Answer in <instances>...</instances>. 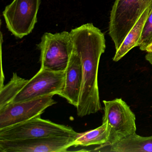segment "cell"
Listing matches in <instances>:
<instances>
[{
  "instance_id": "16",
  "label": "cell",
  "mask_w": 152,
  "mask_h": 152,
  "mask_svg": "<svg viewBox=\"0 0 152 152\" xmlns=\"http://www.w3.org/2000/svg\"><path fill=\"white\" fill-rule=\"evenodd\" d=\"M146 51L149 52V51H152V43L148 46L147 48Z\"/></svg>"
},
{
  "instance_id": "12",
  "label": "cell",
  "mask_w": 152,
  "mask_h": 152,
  "mask_svg": "<svg viewBox=\"0 0 152 152\" xmlns=\"http://www.w3.org/2000/svg\"><path fill=\"white\" fill-rule=\"evenodd\" d=\"M104 148L112 152H152V136L143 137L133 133Z\"/></svg>"
},
{
  "instance_id": "10",
  "label": "cell",
  "mask_w": 152,
  "mask_h": 152,
  "mask_svg": "<svg viewBox=\"0 0 152 152\" xmlns=\"http://www.w3.org/2000/svg\"><path fill=\"white\" fill-rule=\"evenodd\" d=\"M65 72L64 87L58 95L77 107L83 81V72L80 58L74 48Z\"/></svg>"
},
{
  "instance_id": "1",
  "label": "cell",
  "mask_w": 152,
  "mask_h": 152,
  "mask_svg": "<svg viewBox=\"0 0 152 152\" xmlns=\"http://www.w3.org/2000/svg\"><path fill=\"white\" fill-rule=\"evenodd\" d=\"M73 48L80 58L83 81L77 108L80 117L102 109L98 74L100 58L105 50L104 35L92 23L82 25L70 32Z\"/></svg>"
},
{
  "instance_id": "11",
  "label": "cell",
  "mask_w": 152,
  "mask_h": 152,
  "mask_svg": "<svg viewBox=\"0 0 152 152\" xmlns=\"http://www.w3.org/2000/svg\"><path fill=\"white\" fill-rule=\"evenodd\" d=\"M152 9V4L145 10L128 33L118 49L115 50L113 58L114 61H119L133 48L138 47L145 23Z\"/></svg>"
},
{
  "instance_id": "9",
  "label": "cell",
  "mask_w": 152,
  "mask_h": 152,
  "mask_svg": "<svg viewBox=\"0 0 152 152\" xmlns=\"http://www.w3.org/2000/svg\"><path fill=\"white\" fill-rule=\"evenodd\" d=\"M75 138L64 136L0 140V152H64Z\"/></svg>"
},
{
  "instance_id": "6",
  "label": "cell",
  "mask_w": 152,
  "mask_h": 152,
  "mask_svg": "<svg viewBox=\"0 0 152 152\" xmlns=\"http://www.w3.org/2000/svg\"><path fill=\"white\" fill-rule=\"evenodd\" d=\"M41 0H14L3 12L7 28L22 39L32 31L37 22Z\"/></svg>"
},
{
  "instance_id": "8",
  "label": "cell",
  "mask_w": 152,
  "mask_h": 152,
  "mask_svg": "<svg viewBox=\"0 0 152 152\" xmlns=\"http://www.w3.org/2000/svg\"><path fill=\"white\" fill-rule=\"evenodd\" d=\"M54 95L23 102H12L0 109V129H4L40 115L48 107L56 104Z\"/></svg>"
},
{
  "instance_id": "15",
  "label": "cell",
  "mask_w": 152,
  "mask_h": 152,
  "mask_svg": "<svg viewBox=\"0 0 152 152\" xmlns=\"http://www.w3.org/2000/svg\"><path fill=\"white\" fill-rule=\"evenodd\" d=\"M152 43V9L146 20L138 47L142 51Z\"/></svg>"
},
{
  "instance_id": "14",
  "label": "cell",
  "mask_w": 152,
  "mask_h": 152,
  "mask_svg": "<svg viewBox=\"0 0 152 152\" xmlns=\"http://www.w3.org/2000/svg\"><path fill=\"white\" fill-rule=\"evenodd\" d=\"M29 80L20 77L14 73L10 81L1 87L0 109L11 103L15 97L26 85Z\"/></svg>"
},
{
  "instance_id": "7",
  "label": "cell",
  "mask_w": 152,
  "mask_h": 152,
  "mask_svg": "<svg viewBox=\"0 0 152 152\" xmlns=\"http://www.w3.org/2000/svg\"><path fill=\"white\" fill-rule=\"evenodd\" d=\"M65 81V71L40 69L29 80L12 102H23L48 95H58L64 89Z\"/></svg>"
},
{
  "instance_id": "3",
  "label": "cell",
  "mask_w": 152,
  "mask_h": 152,
  "mask_svg": "<svg viewBox=\"0 0 152 152\" xmlns=\"http://www.w3.org/2000/svg\"><path fill=\"white\" fill-rule=\"evenodd\" d=\"M103 123L107 122L109 129L108 140L94 151L110 146L129 135L136 133V116L130 107L122 99L103 100Z\"/></svg>"
},
{
  "instance_id": "2",
  "label": "cell",
  "mask_w": 152,
  "mask_h": 152,
  "mask_svg": "<svg viewBox=\"0 0 152 152\" xmlns=\"http://www.w3.org/2000/svg\"><path fill=\"white\" fill-rule=\"evenodd\" d=\"M152 4V0H115L111 11L109 25V34L115 50L143 12Z\"/></svg>"
},
{
  "instance_id": "5",
  "label": "cell",
  "mask_w": 152,
  "mask_h": 152,
  "mask_svg": "<svg viewBox=\"0 0 152 152\" xmlns=\"http://www.w3.org/2000/svg\"><path fill=\"white\" fill-rule=\"evenodd\" d=\"M78 134L72 127L42 119L39 115L26 121L0 129V140L55 136L75 138Z\"/></svg>"
},
{
  "instance_id": "13",
  "label": "cell",
  "mask_w": 152,
  "mask_h": 152,
  "mask_svg": "<svg viewBox=\"0 0 152 152\" xmlns=\"http://www.w3.org/2000/svg\"><path fill=\"white\" fill-rule=\"evenodd\" d=\"M109 136V129L107 122L95 129L78 133L73 142V146H88L105 144Z\"/></svg>"
},
{
  "instance_id": "4",
  "label": "cell",
  "mask_w": 152,
  "mask_h": 152,
  "mask_svg": "<svg viewBox=\"0 0 152 152\" xmlns=\"http://www.w3.org/2000/svg\"><path fill=\"white\" fill-rule=\"evenodd\" d=\"M40 51L41 69L65 71L73 49L70 32L45 33L37 45Z\"/></svg>"
}]
</instances>
